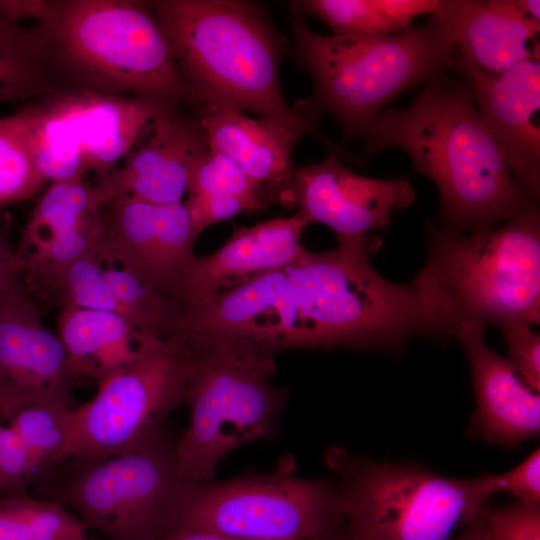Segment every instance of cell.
I'll list each match as a JSON object with an SVG mask.
<instances>
[{"instance_id": "obj_23", "label": "cell", "mask_w": 540, "mask_h": 540, "mask_svg": "<svg viewBox=\"0 0 540 540\" xmlns=\"http://www.w3.org/2000/svg\"><path fill=\"white\" fill-rule=\"evenodd\" d=\"M440 0H303L288 5L313 15L335 35L388 36L409 28L421 15H434Z\"/></svg>"}, {"instance_id": "obj_21", "label": "cell", "mask_w": 540, "mask_h": 540, "mask_svg": "<svg viewBox=\"0 0 540 540\" xmlns=\"http://www.w3.org/2000/svg\"><path fill=\"white\" fill-rule=\"evenodd\" d=\"M73 126L88 171L98 179L130 155L154 122L175 106L141 97L81 91L51 101Z\"/></svg>"}, {"instance_id": "obj_39", "label": "cell", "mask_w": 540, "mask_h": 540, "mask_svg": "<svg viewBox=\"0 0 540 540\" xmlns=\"http://www.w3.org/2000/svg\"><path fill=\"white\" fill-rule=\"evenodd\" d=\"M50 1L43 0H0V12L10 20H36L42 24L49 12Z\"/></svg>"}, {"instance_id": "obj_1", "label": "cell", "mask_w": 540, "mask_h": 540, "mask_svg": "<svg viewBox=\"0 0 540 540\" xmlns=\"http://www.w3.org/2000/svg\"><path fill=\"white\" fill-rule=\"evenodd\" d=\"M379 243L306 249L288 264L181 310L176 330L274 356L290 348L393 350L436 337L427 305L410 281L393 283L372 266Z\"/></svg>"}, {"instance_id": "obj_8", "label": "cell", "mask_w": 540, "mask_h": 540, "mask_svg": "<svg viewBox=\"0 0 540 540\" xmlns=\"http://www.w3.org/2000/svg\"><path fill=\"white\" fill-rule=\"evenodd\" d=\"M39 27L70 68L109 93L173 106L187 96L171 43L148 2L50 1Z\"/></svg>"}, {"instance_id": "obj_16", "label": "cell", "mask_w": 540, "mask_h": 540, "mask_svg": "<svg viewBox=\"0 0 540 540\" xmlns=\"http://www.w3.org/2000/svg\"><path fill=\"white\" fill-rule=\"evenodd\" d=\"M208 149L207 135L197 116L167 111L125 163L93 185L101 207L120 198L162 205L183 202L191 171Z\"/></svg>"}, {"instance_id": "obj_4", "label": "cell", "mask_w": 540, "mask_h": 540, "mask_svg": "<svg viewBox=\"0 0 540 540\" xmlns=\"http://www.w3.org/2000/svg\"><path fill=\"white\" fill-rule=\"evenodd\" d=\"M411 280L442 338L463 327L540 322V213L530 204L498 228L461 233L430 223Z\"/></svg>"}, {"instance_id": "obj_42", "label": "cell", "mask_w": 540, "mask_h": 540, "mask_svg": "<svg viewBox=\"0 0 540 540\" xmlns=\"http://www.w3.org/2000/svg\"><path fill=\"white\" fill-rule=\"evenodd\" d=\"M313 540H345L344 537L343 538H339V539H334L333 537L330 536V534H328V532L324 533L323 535L313 539Z\"/></svg>"}, {"instance_id": "obj_11", "label": "cell", "mask_w": 540, "mask_h": 540, "mask_svg": "<svg viewBox=\"0 0 540 540\" xmlns=\"http://www.w3.org/2000/svg\"><path fill=\"white\" fill-rule=\"evenodd\" d=\"M191 351L172 335L98 384L94 397L73 410L71 440L63 463L96 460L144 445L185 403Z\"/></svg>"}, {"instance_id": "obj_30", "label": "cell", "mask_w": 540, "mask_h": 540, "mask_svg": "<svg viewBox=\"0 0 540 540\" xmlns=\"http://www.w3.org/2000/svg\"><path fill=\"white\" fill-rule=\"evenodd\" d=\"M105 273L123 318L141 333L158 338L172 336L176 310L168 301L122 267L106 265Z\"/></svg>"}, {"instance_id": "obj_19", "label": "cell", "mask_w": 540, "mask_h": 540, "mask_svg": "<svg viewBox=\"0 0 540 540\" xmlns=\"http://www.w3.org/2000/svg\"><path fill=\"white\" fill-rule=\"evenodd\" d=\"M475 327L455 337L470 365L476 409L469 432L490 443L513 447L540 431V396L522 378L509 358L491 350Z\"/></svg>"}, {"instance_id": "obj_14", "label": "cell", "mask_w": 540, "mask_h": 540, "mask_svg": "<svg viewBox=\"0 0 540 540\" xmlns=\"http://www.w3.org/2000/svg\"><path fill=\"white\" fill-rule=\"evenodd\" d=\"M416 197L405 179H378L359 175L335 155L295 169L289 189V207L309 224L321 223L338 243L380 242L375 232L385 230L396 210L406 209Z\"/></svg>"}, {"instance_id": "obj_13", "label": "cell", "mask_w": 540, "mask_h": 540, "mask_svg": "<svg viewBox=\"0 0 540 540\" xmlns=\"http://www.w3.org/2000/svg\"><path fill=\"white\" fill-rule=\"evenodd\" d=\"M57 334L24 283L0 298V418L34 404L72 407L77 382Z\"/></svg>"}, {"instance_id": "obj_10", "label": "cell", "mask_w": 540, "mask_h": 540, "mask_svg": "<svg viewBox=\"0 0 540 540\" xmlns=\"http://www.w3.org/2000/svg\"><path fill=\"white\" fill-rule=\"evenodd\" d=\"M175 447L161 433L114 456L76 460L81 465L56 502L109 540H159L170 532L190 483L179 471Z\"/></svg>"}, {"instance_id": "obj_15", "label": "cell", "mask_w": 540, "mask_h": 540, "mask_svg": "<svg viewBox=\"0 0 540 540\" xmlns=\"http://www.w3.org/2000/svg\"><path fill=\"white\" fill-rule=\"evenodd\" d=\"M476 107L504 149L521 188L540 194V63L528 60L500 73H486L458 55Z\"/></svg>"}, {"instance_id": "obj_3", "label": "cell", "mask_w": 540, "mask_h": 540, "mask_svg": "<svg viewBox=\"0 0 540 540\" xmlns=\"http://www.w3.org/2000/svg\"><path fill=\"white\" fill-rule=\"evenodd\" d=\"M197 103L214 101L312 132L319 114L292 108L279 82L280 41L262 9L240 0L148 2Z\"/></svg>"}, {"instance_id": "obj_35", "label": "cell", "mask_w": 540, "mask_h": 540, "mask_svg": "<svg viewBox=\"0 0 540 540\" xmlns=\"http://www.w3.org/2000/svg\"><path fill=\"white\" fill-rule=\"evenodd\" d=\"M481 476L488 498L497 493H505L519 503L540 504L539 448L509 471Z\"/></svg>"}, {"instance_id": "obj_20", "label": "cell", "mask_w": 540, "mask_h": 540, "mask_svg": "<svg viewBox=\"0 0 540 540\" xmlns=\"http://www.w3.org/2000/svg\"><path fill=\"white\" fill-rule=\"evenodd\" d=\"M458 55L491 74L539 60L540 22L523 14L516 0H440L434 14Z\"/></svg>"}, {"instance_id": "obj_7", "label": "cell", "mask_w": 540, "mask_h": 540, "mask_svg": "<svg viewBox=\"0 0 540 540\" xmlns=\"http://www.w3.org/2000/svg\"><path fill=\"white\" fill-rule=\"evenodd\" d=\"M182 339L191 351L190 419L176 459L185 480L204 483L230 452L275 434L286 391L271 382L272 355L215 339Z\"/></svg>"}, {"instance_id": "obj_5", "label": "cell", "mask_w": 540, "mask_h": 540, "mask_svg": "<svg viewBox=\"0 0 540 540\" xmlns=\"http://www.w3.org/2000/svg\"><path fill=\"white\" fill-rule=\"evenodd\" d=\"M293 54L311 75L306 99L331 113L346 137L363 136L385 104L400 93L457 68L458 52L431 15L422 25L388 36L323 35L292 19Z\"/></svg>"}, {"instance_id": "obj_32", "label": "cell", "mask_w": 540, "mask_h": 540, "mask_svg": "<svg viewBox=\"0 0 540 540\" xmlns=\"http://www.w3.org/2000/svg\"><path fill=\"white\" fill-rule=\"evenodd\" d=\"M55 297L60 309L103 310L120 315L105 265L94 254L79 258L65 270Z\"/></svg>"}, {"instance_id": "obj_31", "label": "cell", "mask_w": 540, "mask_h": 540, "mask_svg": "<svg viewBox=\"0 0 540 540\" xmlns=\"http://www.w3.org/2000/svg\"><path fill=\"white\" fill-rule=\"evenodd\" d=\"M186 195L239 198L251 203L256 211L271 205L264 192L230 159L210 148L195 163Z\"/></svg>"}, {"instance_id": "obj_17", "label": "cell", "mask_w": 540, "mask_h": 540, "mask_svg": "<svg viewBox=\"0 0 540 540\" xmlns=\"http://www.w3.org/2000/svg\"><path fill=\"white\" fill-rule=\"evenodd\" d=\"M308 225L297 211L287 218L235 230L219 250L196 257L181 283L176 313L202 306L222 292L291 262L305 250L301 237Z\"/></svg>"}, {"instance_id": "obj_24", "label": "cell", "mask_w": 540, "mask_h": 540, "mask_svg": "<svg viewBox=\"0 0 540 540\" xmlns=\"http://www.w3.org/2000/svg\"><path fill=\"white\" fill-rule=\"evenodd\" d=\"M101 208L94 186L84 178L53 182L34 207L16 247L20 256L47 246L92 222Z\"/></svg>"}, {"instance_id": "obj_34", "label": "cell", "mask_w": 540, "mask_h": 540, "mask_svg": "<svg viewBox=\"0 0 540 540\" xmlns=\"http://www.w3.org/2000/svg\"><path fill=\"white\" fill-rule=\"evenodd\" d=\"M0 475L4 483L1 495L27 494L37 482L29 453L18 433L0 418Z\"/></svg>"}, {"instance_id": "obj_33", "label": "cell", "mask_w": 540, "mask_h": 540, "mask_svg": "<svg viewBox=\"0 0 540 540\" xmlns=\"http://www.w3.org/2000/svg\"><path fill=\"white\" fill-rule=\"evenodd\" d=\"M473 529L477 540H540V504L516 502L492 511L484 506Z\"/></svg>"}, {"instance_id": "obj_41", "label": "cell", "mask_w": 540, "mask_h": 540, "mask_svg": "<svg viewBox=\"0 0 540 540\" xmlns=\"http://www.w3.org/2000/svg\"><path fill=\"white\" fill-rule=\"evenodd\" d=\"M457 540H477L471 524Z\"/></svg>"}, {"instance_id": "obj_27", "label": "cell", "mask_w": 540, "mask_h": 540, "mask_svg": "<svg viewBox=\"0 0 540 540\" xmlns=\"http://www.w3.org/2000/svg\"><path fill=\"white\" fill-rule=\"evenodd\" d=\"M0 540H92L86 525L56 501L0 495Z\"/></svg>"}, {"instance_id": "obj_22", "label": "cell", "mask_w": 540, "mask_h": 540, "mask_svg": "<svg viewBox=\"0 0 540 540\" xmlns=\"http://www.w3.org/2000/svg\"><path fill=\"white\" fill-rule=\"evenodd\" d=\"M57 329L77 380L90 379L97 385L163 339L141 333L121 315L103 310L60 309Z\"/></svg>"}, {"instance_id": "obj_38", "label": "cell", "mask_w": 540, "mask_h": 540, "mask_svg": "<svg viewBox=\"0 0 540 540\" xmlns=\"http://www.w3.org/2000/svg\"><path fill=\"white\" fill-rule=\"evenodd\" d=\"M24 261L11 244L8 226L0 224V298L24 283Z\"/></svg>"}, {"instance_id": "obj_37", "label": "cell", "mask_w": 540, "mask_h": 540, "mask_svg": "<svg viewBox=\"0 0 540 540\" xmlns=\"http://www.w3.org/2000/svg\"><path fill=\"white\" fill-rule=\"evenodd\" d=\"M183 203L198 236L214 223L228 220L242 212L256 211L251 203L233 197L187 196Z\"/></svg>"}, {"instance_id": "obj_12", "label": "cell", "mask_w": 540, "mask_h": 540, "mask_svg": "<svg viewBox=\"0 0 540 540\" xmlns=\"http://www.w3.org/2000/svg\"><path fill=\"white\" fill-rule=\"evenodd\" d=\"M99 222L96 257L130 271L176 310L198 237L184 203L115 199L100 208Z\"/></svg>"}, {"instance_id": "obj_26", "label": "cell", "mask_w": 540, "mask_h": 540, "mask_svg": "<svg viewBox=\"0 0 540 540\" xmlns=\"http://www.w3.org/2000/svg\"><path fill=\"white\" fill-rule=\"evenodd\" d=\"M47 40L0 12V107L27 100L42 88Z\"/></svg>"}, {"instance_id": "obj_25", "label": "cell", "mask_w": 540, "mask_h": 540, "mask_svg": "<svg viewBox=\"0 0 540 540\" xmlns=\"http://www.w3.org/2000/svg\"><path fill=\"white\" fill-rule=\"evenodd\" d=\"M30 151L44 181L84 178L88 171L76 132L51 102L31 107Z\"/></svg>"}, {"instance_id": "obj_18", "label": "cell", "mask_w": 540, "mask_h": 540, "mask_svg": "<svg viewBox=\"0 0 540 540\" xmlns=\"http://www.w3.org/2000/svg\"><path fill=\"white\" fill-rule=\"evenodd\" d=\"M197 117L209 148L230 159L272 203L289 206L292 151L307 133L279 122L252 118L234 107L198 103Z\"/></svg>"}, {"instance_id": "obj_43", "label": "cell", "mask_w": 540, "mask_h": 540, "mask_svg": "<svg viewBox=\"0 0 540 540\" xmlns=\"http://www.w3.org/2000/svg\"><path fill=\"white\" fill-rule=\"evenodd\" d=\"M3 491H4V483H3L2 477L0 475V495L3 493Z\"/></svg>"}, {"instance_id": "obj_6", "label": "cell", "mask_w": 540, "mask_h": 540, "mask_svg": "<svg viewBox=\"0 0 540 540\" xmlns=\"http://www.w3.org/2000/svg\"><path fill=\"white\" fill-rule=\"evenodd\" d=\"M325 461L336 474L345 540H457L488 499L482 476L439 475L411 463L378 462L339 447Z\"/></svg>"}, {"instance_id": "obj_29", "label": "cell", "mask_w": 540, "mask_h": 540, "mask_svg": "<svg viewBox=\"0 0 540 540\" xmlns=\"http://www.w3.org/2000/svg\"><path fill=\"white\" fill-rule=\"evenodd\" d=\"M30 124L31 107L0 117V212L30 199L45 183L31 155Z\"/></svg>"}, {"instance_id": "obj_36", "label": "cell", "mask_w": 540, "mask_h": 540, "mask_svg": "<svg viewBox=\"0 0 540 540\" xmlns=\"http://www.w3.org/2000/svg\"><path fill=\"white\" fill-rule=\"evenodd\" d=\"M514 364L524 381L540 390V335L528 323L516 322L500 327Z\"/></svg>"}, {"instance_id": "obj_9", "label": "cell", "mask_w": 540, "mask_h": 540, "mask_svg": "<svg viewBox=\"0 0 540 540\" xmlns=\"http://www.w3.org/2000/svg\"><path fill=\"white\" fill-rule=\"evenodd\" d=\"M338 519L332 480L304 479L285 461L271 473L204 483L190 482L170 530L239 540H312Z\"/></svg>"}, {"instance_id": "obj_2", "label": "cell", "mask_w": 540, "mask_h": 540, "mask_svg": "<svg viewBox=\"0 0 540 540\" xmlns=\"http://www.w3.org/2000/svg\"><path fill=\"white\" fill-rule=\"evenodd\" d=\"M363 139L366 154L403 150L435 183L447 229L489 230L536 202L515 180L467 82L443 75L426 83L407 108L382 111Z\"/></svg>"}, {"instance_id": "obj_28", "label": "cell", "mask_w": 540, "mask_h": 540, "mask_svg": "<svg viewBox=\"0 0 540 540\" xmlns=\"http://www.w3.org/2000/svg\"><path fill=\"white\" fill-rule=\"evenodd\" d=\"M74 407L34 404L16 410L7 422L22 439L37 481L63 463L73 429Z\"/></svg>"}, {"instance_id": "obj_40", "label": "cell", "mask_w": 540, "mask_h": 540, "mask_svg": "<svg viewBox=\"0 0 540 540\" xmlns=\"http://www.w3.org/2000/svg\"><path fill=\"white\" fill-rule=\"evenodd\" d=\"M159 540H239V539H234V538L217 535L213 533H207V532L177 529V530H173L169 532L168 534H166L164 537L160 538Z\"/></svg>"}]
</instances>
